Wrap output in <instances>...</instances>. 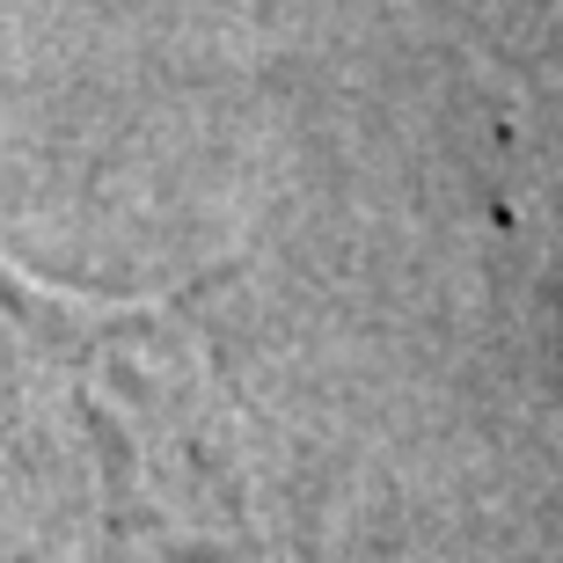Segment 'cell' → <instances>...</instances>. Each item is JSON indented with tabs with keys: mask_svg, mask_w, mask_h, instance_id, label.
Returning a JSON list of instances; mask_svg holds the SVG:
<instances>
[{
	"mask_svg": "<svg viewBox=\"0 0 563 563\" xmlns=\"http://www.w3.org/2000/svg\"><path fill=\"white\" fill-rule=\"evenodd\" d=\"M0 505L30 563H264L198 292L103 308L0 264Z\"/></svg>",
	"mask_w": 563,
	"mask_h": 563,
	"instance_id": "1",
	"label": "cell"
}]
</instances>
